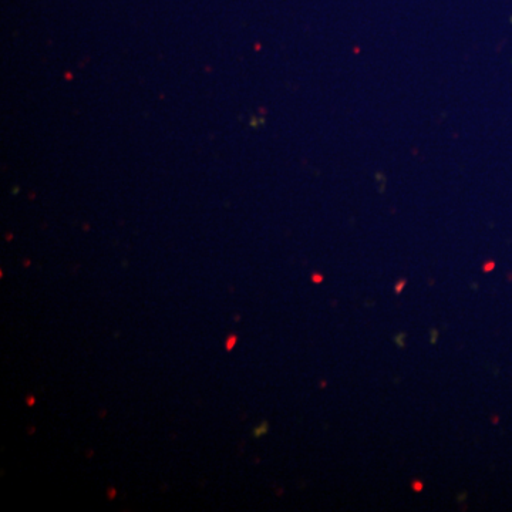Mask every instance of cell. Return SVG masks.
Listing matches in <instances>:
<instances>
[{"mask_svg":"<svg viewBox=\"0 0 512 512\" xmlns=\"http://www.w3.org/2000/svg\"><path fill=\"white\" fill-rule=\"evenodd\" d=\"M413 487H414V490L421 491V488H423V485H421V483H414Z\"/></svg>","mask_w":512,"mask_h":512,"instance_id":"obj_2","label":"cell"},{"mask_svg":"<svg viewBox=\"0 0 512 512\" xmlns=\"http://www.w3.org/2000/svg\"><path fill=\"white\" fill-rule=\"evenodd\" d=\"M404 285H406V282H400V284L396 286V289H394V291H396L397 293L402 292Z\"/></svg>","mask_w":512,"mask_h":512,"instance_id":"obj_1","label":"cell"}]
</instances>
